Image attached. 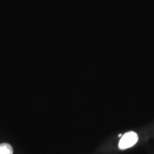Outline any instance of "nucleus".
Instances as JSON below:
<instances>
[{"instance_id":"nucleus-3","label":"nucleus","mask_w":154,"mask_h":154,"mask_svg":"<svg viewBox=\"0 0 154 154\" xmlns=\"http://www.w3.org/2000/svg\"><path fill=\"white\" fill-rule=\"evenodd\" d=\"M122 136H123L122 134H119V137H121Z\"/></svg>"},{"instance_id":"nucleus-1","label":"nucleus","mask_w":154,"mask_h":154,"mask_svg":"<svg viewBox=\"0 0 154 154\" xmlns=\"http://www.w3.org/2000/svg\"><path fill=\"white\" fill-rule=\"evenodd\" d=\"M138 134L134 131H128L121 136L119 143V148L121 150H126L133 147L138 142Z\"/></svg>"},{"instance_id":"nucleus-2","label":"nucleus","mask_w":154,"mask_h":154,"mask_svg":"<svg viewBox=\"0 0 154 154\" xmlns=\"http://www.w3.org/2000/svg\"><path fill=\"white\" fill-rule=\"evenodd\" d=\"M14 150L10 144L3 143L0 144V154H13Z\"/></svg>"}]
</instances>
